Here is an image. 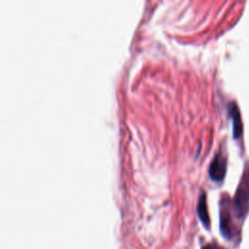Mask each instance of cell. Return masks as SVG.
<instances>
[{"instance_id": "obj_1", "label": "cell", "mask_w": 249, "mask_h": 249, "mask_svg": "<svg viewBox=\"0 0 249 249\" xmlns=\"http://www.w3.org/2000/svg\"><path fill=\"white\" fill-rule=\"evenodd\" d=\"M233 209L238 218H244L249 210V165L244 169V172L239 181L233 198Z\"/></svg>"}, {"instance_id": "obj_2", "label": "cell", "mask_w": 249, "mask_h": 249, "mask_svg": "<svg viewBox=\"0 0 249 249\" xmlns=\"http://www.w3.org/2000/svg\"><path fill=\"white\" fill-rule=\"evenodd\" d=\"M227 169V160L222 154H217L209 166V175L214 181H222Z\"/></svg>"}, {"instance_id": "obj_3", "label": "cell", "mask_w": 249, "mask_h": 249, "mask_svg": "<svg viewBox=\"0 0 249 249\" xmlns=\"http://www.w3.org/2000/svg\"><path fill=\"white\" fill-rule=\"evenodd\" d=\"M197 214H198V217H199L201 223L203 224V226L208 230L209 226H210V219H209V215H208V211H207L206 196H205L204 193H202L200 195L199 199H198Z\"/></svg>"}, {"instance_id": "obj_4", "label": "cell", "mask_w": 249, "mask_h": 249, "mask_svg": "<svg viewBox=\"0 0 249 249\" xmlns=\"http://www.w3.org/2000/svg\"><path fill=\"white\" fill-rule=\"evenodd\" d=\"M231 114L233 119V136L234 138H239L242 134V124L238 107L234 103L231 105Z\"/></svg>"}, {"instance_id": "obj_5", "label": "cell", "mask_w": 249, "mask_h": 249, "mask_svg": "<svg viewBox=\"0 0 249 249\" xmlns=\"http://www.w3.org/2000/svg\"><path fill=\"white\" fill-rule=\"evenodd\" d=\"M221 232L226 238H230L231 236V216L226 209L221 210Z\"/></svg>"}, {"instance_id": "obj_6", "label": "cell", "mask_w": 249, "mask_h": 249, "mask_svg": "<svg viewBox=\"0 0 249 249\" xmlns=\"http://www.w3.org/2000/svg\"><path fill=\"white\" fill-rule=\"evenodd\" d=\"M201 249H223V248L216 244H206Z\"/></svg>"}]
</instances>
